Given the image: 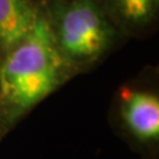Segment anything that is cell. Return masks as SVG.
<instances>
[{
	"instance_id": "obj_1",
	"label": "cell",
	"mask_w": 159,
	"mask_h": 159,
	"mask_svg": "<svg viewBox=\"0 0 159 159\" xmlns=\"http://www.w3.org/2000/svg\"><path fill=\"white\" fill-rule=\"evenodd\" d=\"M74 77L52 39L41 7L33 30L0 59V142Z\"/></svg>"
},
{
	"instance_id": "obj_2",
	"label": "cell",
	"mask_w": 159,
	"mask_h": 159,
	"mask_svg": "<svg viewBox=\"0 0 159 159\" xmlns=\"http://www.w3.org/2000/svg\"><path fill=\"white\" fill-rule=\"evenodd\" d=\"M41 7L52 39L75 77L98 67L127 40L100 0H41Z\"/></svg>"
},
{
	"instance_id": "obj_3",
	"label": "cell",
	"mask_w": 159,
	"mask_h": 159,
	"mask_svg": "<svg viewBox=\"0 0 159 159\" xmlns=\"http://www.w3.org/2000/svg\"><path fill=\"white\" fill-rule=\"evenodd\" d=\"M108 123L142 159H159V73L146 66L114 92Z\"/></svg>"
},
{
	"instance_id": "obj_4",
	"label": "cell",
	"mask_w": 159,
	"mask_h": 159,
	"mask_svg": "<svg viewBox=\"0 0 159 159\" xmlns=\"http://www.w3.org/2000/svg\"><path fill=\"white\" fill-rule=\"evenodd\" d=\"M107 14L127 39L145 38L159 19V0H100Z\"/></svg>"
},
{
	"instance_id": "obj_5",
	"label": "cell",
	"mask_w": 159,
	"mask_h": 159,
	"mask_svg": "<svg viewBox=\"0 0 159 159\" xmlns=\"http://www.w3.org/2000/svg\"><path fill=\"white\" fill-rule=\"evenodd\" d=\"M41 0H0V59L33 30Z\"/></svg>"
}]
</instances>
